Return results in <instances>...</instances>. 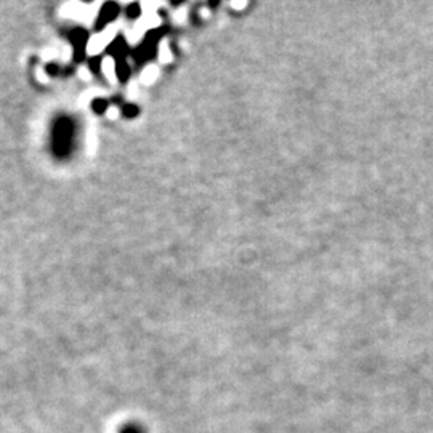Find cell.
Here are the masks:
<instances>
[{
	"instance_id": "obj_1",
	"label": "cell",
	"mask_w": 433,
	"mask_h": 433,
	"mask_svg": "<svg viewBox=\"0 0 433 433\" xmlns=\"http://www.w3.org/2000/svg\"><path fill=\"white\" fill-rule=\"evenodd\" d=\"M158 75H159V68H158V66H148V68L144 69L143 74H141V82L146 84V85H151L154 81L158 79Z\"/></svg>"
},
{
	"instance_id": "obj_2",
	"label": "cell",
	"mask_w": 433,
	"mask_h": 433,
	"mask_svg": "<svg viewBox=\"0 0 433 433\" xmlns=\"http://www.w3.org/2000/svg\"><path fill=\"white\" fill-rule=\"evenodd\" d=\"M159 60L162 63H169L172 61V55H170V50L167 47V42H162L161 47H159Z\"/></svg>"
},
{
	"instance_id": "obj_3",
	"label": "cell",
	"mask_w": 433,
	"mask_h": 433,
	"mask_svg": "<svg viewBox=\"0 0 433 433\" xmlns=\"http://www.w3.org/2000/svg\"><path fill=\"white\" fill-rule=\"evenodd\" d=\"M173 16H175V19H176V21H183V19H185V16H186V12H185V10H179V12H176Z\"/></svg>"
},
{
	"instance_id": "obj_4",
	"label": "cell",
	"mask_w": 433,
	"mask_h": 433,
	"mask_svg": "<svg viewBox=\"0 0 433 433\" xmlns=\"http://www.w3.org/2000/svg\"><path fill=\"white\" fill-rule=\"evenodd\" d=\"M246 5H247V2H231V7H233V8H239V10L244 8Z\"/></svg>"
}]
</instances>
